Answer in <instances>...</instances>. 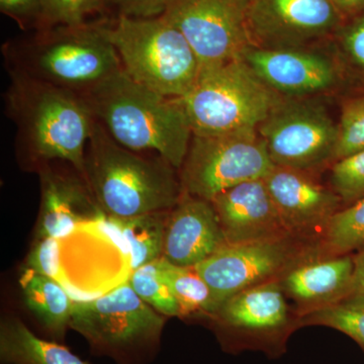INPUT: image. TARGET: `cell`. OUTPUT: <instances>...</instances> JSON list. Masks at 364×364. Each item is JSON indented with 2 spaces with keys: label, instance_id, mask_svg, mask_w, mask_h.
Masks as SVG:
<instances>
[{
  "label": "cell",
  "instance_id": "obj_16",
  "mask_svg": "<svg viewBox=\"0 0 364 364\" xmlns=\"http://www.w3.org/2000/svg\"><path fill=\"white\" fill-rule=\"evenodd\" d=\"M227 243L213 203L183 193L167 218L162 257L195 267Z\"/></svg>",
  "mask_w": 364,
  "mask_h": 364
},
{
  "label": "cell",
  "instance_id": "obj_33",
  "mask_svg": "<svg viewBox=\"0 0 364 364\" xmlns=\"http://www.w3.org/2000/svg\"><path fill=\"white\" fill-rule=\"evenodd\" d=\"M342 47L348 59L364 73V13L345 26L341 35Z\"/></svg>",
  "mask_w": 364,
  "mask_h": 364
},
{
  "label": "cell",
  "instance_id": "obj_14",
  "mask_svg": "<svg viewBox=\"0 0 364 364\" xmlns=\"http://www.w3.org/2000/svg\"><path fill=\"white\" fill-rule=\"evenodd\" d=\"M239 343L279 351L289 328V317L279 284L267 282L227 299L215 312Z\"/></svg>",
  "mask_w": 364,
  "mask_h": 364
},
{
  "label": "cell",
  "instance_id": "obj_2",
  "mask_svg": "<svg viewBox=\"0 0 364 364\" xmlns=\"http://www.w3.org/2000/svg\"><path fill=\"white\" fill-rule=\"evenodd\" d=\"M6 111L16 127V144L39 169L54 159L85 172V153L97 119L85 98L72 91L7 71Z\"/></svg>",
  "mask_w": 364,
  "mask_h": 364
},
{
  "label": "cell",
  "instance_id": "obj_12",
  "mask_svg": "<svg viewBox=\"0 0 364 364\" xmlns=\"http://www.w3.org/2000/svg\"><path fill=\"white\" fill-rule=\"evenodd\" d=\"M291 249L284 238L227 243L195 267L207 282L214 313L235 294L269 282L286 267Z\"/></svg>",
  "mask_w": 364,
  "mask_h": 364
},
{
  "label": "cell",
  "instance_id": "obj_36",
  "mask_svg": "<svg viewBox=\"0 0 364 364\" xmlns=\"http://www.w3.org/2000/svg\"><path fill=\"white\" fill-rule=\"evenodd\" d=\"M251 1H252V0H251Z\"/></svg>",
  "mask_w": 364,
  "mask_h": 364
},
{
  "label": "cell",
  "instance_id": "obj_8",
  "mask_svg": "<svg viewBox=\"0 0 364 364\" xmlns=\"http://www.w3.org/2000/svg\"><path fill=\"white\" fill-rule=\"evenodd\" d=\"M257 133L277 166L308 171L334 161L338 124L313 100L282 97Z\"/></svg>",
  "mask_w": 364,
  "mask_h": 364
},
{
  "label": "cell",
  "instance_id": "obj_27",
  "mask_svg": "<svg viewBox=\"0 0 364 364\" xmlns=\"http://www.w3.org/2000/svg\"><path fill=\"white\" fill-rule=\"evenodd\" d=\"M42 20L39 30L58 26L87 23L92 14L102 13L105 0H39ZM38 30V31H39Z\"/></svg>",
  "mask_w": 364,
  "mask_h": 364
},
{
  "label": "cell",
  "instance_id": "obj_31",
  "mask_svg": "<svg viewBox=\"0 0 364 364\" xmlns=\"http://www.w3.org/2000/svg\"><path fill=\"white\" fill-rule=\"evenodd\" d=\"M172 0H105V7L116 16L152 18L161 16Z\"/></svg>",
  "mask_w": 364,
  "mask_h": 364
},
{
  "label": "cell",
  "instance_id": "obj_13",
  "mask_svg": "<svg viewBox=\"0 0 364 364\" xmlns=\"http://www.w3.org/2000/svg\"><path fill=\"white\" fill-rule=\"evenodd\" d=\"M240 59L268 87L284 97L326 92L339 80L336 64L326 55L309 49L249 46Z\"/></svg>",
  "mask_w": 364,
  "mask_h": 364
},
{
  "label": "cell",
  "instance_id": "obj_20",
  "mask_svg": "<svg viewBox=\"0 0 364 364\" xmlns=\"http://www.w3.org/2000/svg\"><path fill=\"white\" fill-rule=\"evenodd\" d=\"M1 364H88L66 347L46 341L21 321L9 318L0 325Z\"/></svg>",
  "mask_w": 364,
  "mask_h": 364
},
{
  "label": "cell",
  "instance_id": "obj_5",
  "mask_svg": "<svg viewBox=\"0 0 364 364\" xmlns=\"http://www.w3.org/2000/svg\"><path fill=\"white\" fill-rule=\"evenodd\" d=\"M98 30L136 82L164 97L182 98L196 85L200 63L181 31L163 16H116L97 21Z\"/></svg>",
  "mask_w": 364,
  "mask_h": 364
},
{
  "label": "cell",
  "instance_id": "obj_10",
  "mask_svg": "<svg viewBox=\"0 0 364 364\" xmlns=\"http://www.w3.org/2000/svg\"><path fill=\"white\" fill-rule=\"evenodd\" d=\"M344 18L332 0H252L249 39L265 49H306L341 30Z\"/></svg>",
  "mask_w": 364,
  "mask_h": 364
},
{
  "label": "cell",
  "instance_id": "obj_15",
  "mask_svg": "<svg viewBox=\"0 0 364 364\" xmlns=\"http://www.w3.org/2000/svg\"><path fill=\"white\" fill-rule=\"evenodd\" d=\"M210 203L228 243L284 238L289 234L263 178L237 184Z\"/></svg>",
  "mask_w": 364,
  "mask_h": 364
},
{
  "label": "cell",
  "instance_id": "obj_34",
  "mask_svg": "<svg viewBox=\"0 0 364 364\" xmlns=\"http://www.w3.org/2000/svg\"><path fill=\"white\" fill-rule=\"evenodd\" d=\"M353 259V275L348 293L343 301L364 303V248Z\"/></svg>",
  "mask_w": 364,
  "mask_h": 364
},
{
  "label": "cell",
  "instance_id": "obj_24",
  "mask_svg": "<svg viewBox=\"0 0 364 364\" xmlns=\"http://www.w3.org/2000/svg\"><path fill=\"white\" fill-rule=\"evenodd\" d=\"M324 243L333 256L364 248V196L333 215L325 226Z\"/></svg>",
  "mask_w": 364,
  "mask_h": 364
},
{
  "label": "cell",
  "instance_id": "obj_7",
  "mask_svg": "<svg viewBox=\"0 0 364 364\" xmlns=\"http://www.w3.org/2000/svg\"><path fill=\"white\" fill-rule=\"evenodd\" d=\"M273 166L257 132L193 135L179 179L184 193L212 202L237 184L264 178Z\"/></svg>",
  "mask_w": 364,
  "mask_h": 364
},
{
  "label": "cell",
  "instance_id": "obj_18",
  "mask_svg": "<svg viewBox=\"0 0 364 364\" xmlns=\"http://www.w3.org/2000/svg\"><path fill=\"white\" fill-rule=\"evenodd\" d=\"M42 207L37 239H64L81 225L97 222L102 215L95 200L75 179L55 173L48 166L40 169Z\"/></svg>",
  "mask_w": 364,
  "mask_h": 364
},
{
  "label": "cell",
  "instance_id": "obj_22",
  "mask_svg": "<svg viewBox=\"0 0 364 364\" xmlns=\"http://www.w3.org/2000/svg\"><path fill=\"white\" fill-rule=\"evenodd\" d=\"M168 214L156 212L131 218L105 215L128 246L132 272L162 257Z\"/></svg>",
  "mask_w": 364,
  "mask_h": 364
},
{
  "label": "cell",
  "instance_id": "obj_25",
  "mask_svg": "<svg viewBox=\"0 0 364 364\" xmlns=\"http://www.w3.org/2000/svg\"><path fill=\"white\" fill-rule=\"evenodd\" d=\"M129 284L145 303L162 315H181V306L163 277L161 258L133 270Z\"/></svg>",
  "mask_w": 364,
  "mask_h": 364
},
{
  "label": "cell",
  "instance_id": "obj_6",
  "mask_svg": "<svg viewBox=\"0 0 364 364\" xmlns=\"http://www.w3.org/2000/svg\"><path fill=\"white\" fill-rule=\"evenodd\" d=\"M282 98L236 59L200 69L196 85L181 100L193 135L215 136L257 132Z\"/></svg>",
  "mask_w": 364,
  "mask_h": 364
},
{
  "label": "cell",
  "instance_id": "obj_21",
  "mask_svg": "<svg viewBox=\"0 0 364 364\" xmlns=\"http://www.w3.org/2000/svg\"><path fill=\"white\" fill-rule=\"evenodd\" d=\"M21 287L26 305L55 336H63L70 324L74 299L57 280L26 268Z\"/></svg>",
  "mask_w": 364,
  "mask_h": 364
},
{
  "label": "cell",
  "instance_id": "obj_17",
  "mask_svg": "<svg viewBox=\"0 0 364 364\" xmlns=\"http://www.w3.org/2000/svg\"><path fill=\"white\" fill-rule=\"evenodd\" d=\"M263 179L289 233L325 227L338 212L339 196L306 171L274 165Z\"/></svg>",
  "mask_w": 364,
  "mask_h": 364
},
{
  "label": "cell",
  "instance_id": "obj_23",
  "mask_svg": "<svg viewBox=\"0 0 364 364\" xmlns=\"http://www.w3.org/2000/svg\"><path fill=\"white\" fill-rule=\"evenodd\" d=\"M163 277L181 306V315L214 313L212 291L195 267H178L161 257Z\"/></svg>",
  "mask_w": 364,
  "mask_h": 364
},
{
  "label": "cell",
  "instance_id": "obj_32",
  "mask_svg": "<svg viewBox=\"0 0 364 364\" xmlns=\"http://www.w3.org/2000/svg\"><path fill=\"white\" fill-rule=\"evenodd\" d=\"M0 11L23 30L40 28L42 9L39 0H0Z\"/></svg>",
  "mask_w": 364,
  "mask_h": 364
},
{
  "label": "cell",
  "instance_id": "obj_30",
  "mask_svg": "<svg viewBox=\"0 0 364 364\" xmlns=\"http://www.w3.org/2000/svg\"><path fill=\"white\" fill-rule=\"evenodd\" d=\"M61 245L54 237L37 239L26 260V268L61 284Z\"/></svg>",
  "mask_w": 364,
  "mask_h": 364
},
{
  "label": "cell",
  "instance_id": "obj_29",
  "mask_svg": "<svg viewBox=\"0 0 364 364\" xmlns=\"http://www.w3.org/2000/svg\"><path fill=\"white\" fill-rule=\"evenodd\" d=\"M331 182L340 200L356 202L364 196V150L335 161Z\"/></svg>",
  "mask_w": 364,
  "mask_h": 364
},
{
  "label": "cell",
  "instance_id": "obj_28",
  "mask_svg": "<svg viewBox=\"0 0 364 364\" xmlns=\"http://www.w3.org/2000/svg\"><path fill=\"white\" fill-rule=\"evenodd\" d=\"M364 150V95L345 102L338 124L334 161Z\"/></svg>",
  "mask_w": 364,
  "mask_h": 364
},
{
  "label": "cell",
  "instance_id": "obj_3",
  "mask_svg": "<svg viewBox=\"0 0 364 364\" xmlns=\"http://www.w3.org/2000/svg\"><path fill=\"white\" fill-rule=\"evenodd\" d=\"M82 176L98 208L112 217L167 212L184 193L176 168L166 160L146 159L127 149L97 121L86 148Z\"/></svg>",
  "mask_w": 364,
  "mask_h": 364
},
{
  "label": "cell",
  "instance_id": "obj_4",
  "mask_svg": "<svg viewBox=\"0 0 364 364\" xmlns=\"http://www.w3.org/2000/svg\"><path fill=\"white\" fill-rule=\"evenodd\" d=\"M7 71L83 95L123 69L97 23L35 31L2 48Z\"/></svg>",
  "mask_w": 364,
  "mask_h": 364
},
{
  "label": "cell",
  "instance_id": "obj_9",
  "mask_svg": "<svg viewBox=\"0 0 364 364\" xmlns=\"http://www.w3.org/2000/svg\"><path fill=\"white\" fill-rule=\"evenodd\" d=\"M251 0H172L161 16L193 48L200 69L240 59L251 46L247 14Z\"/></svg>",
  "mask_w": 364,
  "mask_h": 364
},
{
  "label": "cell",
  "instance_id": "obj_35",
  "mask_svg": "<svg viewBox=\"0 0 364 364\" xmlns=\"http://www.w3.org/2000/svg\"><path fill=\"white\" fill-rule=\"evenodd\" d=\"M344 18L364 13V0H332Z\"/></svg>",
  "mask_w": 364,
  "mask_h": 364
},
{
  "label": "cell",
  "instance_id": "obj_19",
  "mask_svg": "<svg viewBox=\"0 0 364 364\" xmlns=\"http://www.w3.org/2000/svg\"><path fill=\"white\" fill-rule=\"evenodd\" d=\"M353 268V259L348 256H333L291 270L284 286L296 301L320 308L343 301L350 287Z\"/></svg>",
  "mask_w": 364,
  "mask_h": 364
},
{
  "label": "cell",
  "instance_id": "obj_1",
  "mask_svg": "<svg viewBox=\"0 0 364 364\" xmlns=\"http://www.w3.org/2000/svg\"><path fill=\"white\" fill-rule=\"evenodd\" d=\"M81 97L119 145L136 152L155 151L181 169L193 138L181 98L164 97L141 85L124 69Z\"/></svg>",
  "mask_w": 364,
  "mask_h": 364
},
{
  "label": "cell",
  "instance_id": "obj_11",
  "mask_svg": "<svg viewBox=\"0 0 364 364\" xmlns=\"http://www.w3.org/2000/svg\"><path fill=\"white\" fill-rule=\"evenodd\" d=\"M164 318L129 282L93 299H74L70 327L100 346L124 348L156 338Z\"/></svg>",
  "mask_w": 364,
  "mask_h": 364
},
{
  "label": "cell",
  "instance_id": "obj_26",
  "mask_svg": "<svg viewBox=\"0 0 364 364\" xmlns=\"http://www.w3.org/2000/svg\"><path fill=\"white\" fill-rule=\"evenodd\" d=\"M304 325H318L344 333L364 350V303L341 301L315 309L306 314Z\"/></svg>",
  "mask_w": 364,
  "mask_h": 364
}]
</instances>
